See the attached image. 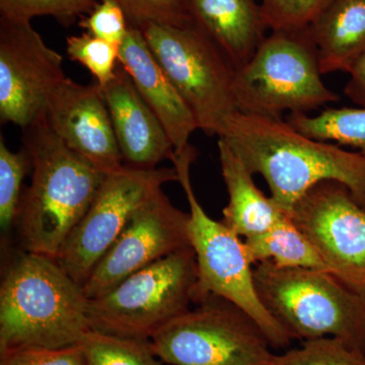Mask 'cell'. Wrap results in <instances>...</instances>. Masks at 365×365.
<instances>
[{
  "label": "cell",
  "mask_w": 365,
  "mask_h": 365,
  "mask_svg": "<svg viewBox=\"0 0 365 365\" xmlns=\"http://www.w3.org/2000/svg\"><path fill=\"white\" fill-rule=\"evenodd\" d=\"M252 174L264 178L270 197L290 215L319 182L345 185L365 207V158L337 144L317 140L282 119L235 112L222 134Z\"/></svg>",
  "instance_id": "cell-1"
},
{
  "label": "cell",
  "mask_w": 365,
  "mask_h": 365,
  "mask_svg": "<svg viewBox=\"0 0 365 365\" xmlns=\"http://www.w3.org/2000/svg\"><path fill=\"white\" fill-rule=\"evenodd\" d=\"M32 170L21 195L18 223L23 251L55 259L91 207L105 174L71 150L44 114L23 129Z\"/></svg>",
  "instance_id": "cell-2"
},
{
  "label": "cell",
  "mask_w": 365,
  "mask_h": 365,
  "mask_svg": "<svg viewBox=\"0 0 365 365\" xmlns=\"http://www.w3.org/2000/svg\"><path fill=\"white\" fill-rule=\"evenodd\" d=\"M88 302L83 285L55 259L21 251L0 285V352L81 344L91 330Z\"/></svg>",
  "instance_id": "cell-3"
},
{
  "label": "cell",
  "mask_w": 365,
  "mask_h": 365,
  "mask_svg": "<svg viewBox=\"0 0 365 365\" xmlns=\"http://www.w3.org/2000/svg\"><path fill=\"white\" fill-rule=\"evenodd\" d=\"M254 280L264 306L294 339L338 338L365 353L364 294L333 274L263 262L255 265Z\"/></svg>",
  "instance_id": "cell-4"
},
{
  "label": "cell",
  "mask_w": 365,
  "mask_h": 365,
  "mask_svg": "<svg viewBox=\"0 0 365 365\" xmlns=\"http://www.w3.org/2000/svg\"><path fill=\"white\" fill-rule=\"evenodd\" d=\"M196 157L195 148L188 144L175 151L170 162L188 200V235L198 269L199 302L213 295L232 302L258 324L273 348H287L294 337L262 302L244 239L222 220L211 218L197 199L191 181Z\"/></svg>",
  "instance_id": "cell-5"
},
{
  "label": "cell",
  "mask_w": 365,
  "mask_h": 365,
  "mask_svg": "<svg viewBox=\"0 0 365 365\" xmlns=\"http://www.w3.org/2000/svg\"><path fill=\"white\" fill-rule=\"evenodd\" d=\"M309 28L273 30L251 59L235 71L237 112L281 119L339 101L324 83Z\"/></svg>",
  "instance_id": "cell-6"
},
{
  "label": "cell",
  "mask_w": 365,
  "mask_h": 365,
  "mask_svg": "<svg viewBox=\"0 0 365 365\" xmlns=\"http://www.w3.org/2000/svg\"><path fill=\"white\" fill-rule=\"evenodd\" d=\"M199 302L198 269L191 247L132 274L88 302L91 330L150 340Z\"/></svg>",
  "instance_id": "cell-7"
},
{
  "label": "cell",
  "mask_w": 365,
  "mask_h": 365,
  "mask_svg": "<svg viewBox=\"0 0 365 365\" xmlns=\"http://www.w3.org/2000/svg\"><path fill=\"white\" fill-rule=\"evenodd\" d=\"M153 56L195 115L206 135L220 136L237 112L235 68L192 21L182 26L137 25Z\"/></svg>",
  "instance_id": "cell-8"
},
{
  "label": "cell",
  "mask_w": 365,
  "mask_h": 365,
  "mask_svg": "<svg viewBox=\"0 0 365 365\" xmlns=\"http://www.w3.org/2000/svg\"><path fill=\"white\" fill-rule=\"evenodd\" d=\"M168 365H272L275 353L258 324L220 297H206L151 337Z\"/></svg>",
  "instance_id": "cell-9"
},
{
  "label": "cell",
  "mask_w": 365,
  "mask_h": 365,
  "mask_svg": "<svg viewBox=\"0 0 365 365\" xmlns=\"http://www.w3.org/2000/svg\"><path fill=\"white\" fill-rule=\"evenodd\" d=\"M175 181H179L175 168L143 170L124 165L106 175L91 207L55 258L60 267L83 287L137 209L163 185Z\"/></svg>",
  "instance_id": "cell-10"
},
{
  "label": "cell",
  "mask_w": 365,
  "mask_h": 365,
  "mask_svg": "<svg viewBox=\"0 0 365 365\" xmlns=\"http://www.w3.org/2000/svg\"><path fill=\"white\" fill-rule=\"evenodd\" d=\"M66 76L63 57L30 21L0 16V119L21 129L46 114L53 91Z\"/></svg>",
  "instance_id": "cell-11"
},
{
  "label": "cell",
  "mask_w": 365,
  "mask_h": 365,
  "mask_svg": "<svg viewBox=\"0 0 365 365\" xmlns=\"http://www.w3.org/2000/svg\"><path fill=\"white\" fill-rule=\"evenodd\" d=\"M318 250L331 273L359 294L365 292V207L336 181L319 182L290 212Z\"/></svg>",
  "instance_id": "cell-12"
},
{
  "label": "cell",
  "mask_w": 365,
  "mask_h": 365,
  "mask_svg": "<svg viewBox=\"0 0 365 365\" xmlns=\"http://www.w3.org/2000/svg\"><path fill=\"white\" fill-rule=\"evenodd\" d=\"M189 213L177 208L163 189L143 203L83 284L88 299L117 287L132 274L190 246Z\"/></svg>",
  "instance_id": "cell-13"
},
{
  "label": "cell",
  "mask_w": 365,
  "mask_h": 365,
  "mask_svg": "<svg viewBox=\"0 0 365 365\" xmlns=\"http://www.w3.org/2000/svg\"><path fill=\"white\" fill-rule=\"evenodd\" d=\"M48 121L64 143L103 174L124 167L102 88L66 78L48 102Z\"/></svg>",
  "instance_id": "cell-14"
},
{
  "label": "cell",
  "mask_w": 365,
  "mask_h": 365,
  "mask_svg": "<svg viewBox=\"0 0 365 365\" xmlns=\"http://www.w3.org/2000/svg\"><path fill=\"white\" fill-rule=\"evenodd\" d=\"M102 91L124 165L150 170L163 160H172L175 148L169 135L121 64Z\"/></svg>",
  "instance_id": "cell-15"
},
{
  "label": "cell",
  "mask_w": 365,
  "mask_h": 365,
  "mask_svg": "<svg viewBox=\"0 0 365 365\" xmlns=\"http://www.w3.org/2000/svg\"><path fill=\"white\" fill-rule=\"evenodd\" d=\"M119 63L157 115L175 151L184 150L190 136L199 129L195 115L153 56L138 26L132 24L120 46Z\"/></svg>",
  "instance_id": "cell-16"
},
{
  "label": "cell",
  "mask_w": 365,
  "mask_h": 365,
  "mask_svg": "<svg viewBox=\"0 0 365 365\" xmlns=\"http://www.w3.org/2000/svg\"><path fill=\"white\" fill-rule=\"evenodd\" d=\"M190 21L235 71L247 63L269 30L258 0H182Z\"/></svg>",
  "instance_id": "cell-17"
},
{
  "label": "cell",
  "mask_w": 365,
  "mask_h": 365,
  "mask_svg": "<svg viewBox=\"0 0 365 365\" xmlns=\"http://www.w3.org/2000/svg\"><path fill=\"white\" fill-rule=\"evenodd\" d=\"M220 167L228 194L222 222L242 239L267 232L288 215L255 184L251 172L223 138H218Z\"/></svg>",
  "instance_id": "cell-18"
},
{
  "label": "cell",
  "mask_w": 365,
  "mask_h": 365,
  "mask_svg": "<svg viewBox=\"0 0 365 365\" xmlns=\"http://www.w3.org/2000/svg\"><path fill=\"white\" fill-rule=\"evenodd\" d=\"M307 28L322 73H348L365 52V0H332Z\"/></svg>",
  "instance_id": "cell-19"
},
{
  "label": "cell",
  "mask_w": 365,
  "mask_h": 365,
  "mask_svg": "<svg viewBox=\"0 0 365 365\" xmlns=\"http://www.w3.org/2000/svg\"><path fill=\"white\" fill-rule=\"evenodd\" d=\"M244 241L254 266L270 262L278 268L314 269L331 273L318 250L297 227L290 215L267 232Z\"/></svg>",
  "instance_id": "cell-20"
},
{
  "label": "cell",
  "mask_w": 365,
  "mask_h": 365,
  "mask_svg": "<svg viewBox=\"0 0 365 365\" xmlns=\"http://www.w3.org/2000/svg\"><path fill=\"white\" fill-rule=\"evenodd\" d=\"M287 122L317 140L352 146L365 158V108H329L316 116L289 114Z\"/></svg>",
  "instance_id": "cell-21"
},
{
  "label": "cell",
  "mask_w": 365,
  "mask_h": 365,
  "mask_svg": "<svg viewBox=\"0 0 365 365\" xmlns=\"http://www.w3.org/2000/svg\"><path fill=\"white\" fill-rule=\"evenodd\" d=\"M81 345L86 365H168L158 356L150 340L120 337L91 330Z\"/></svg>",
  "instance_id": "cell-22"
},
{
  "label": "cell",
  "mask_w": 365,
  "mask_h": 365,
  "mask_svg": "<svg viewBox=\"0 0 365 365\" xmlns=\"http://www.w3.org/2000/svg\"><path fill=\"white\" fill-rule=\"evenodd\" d=\"M31 160L25 150L14 153L0 137V227L6 234L16 222L21 200V185Z\"/></svg>",
  "instance_id": "cell-23"
},
{
  "label": "cell",
  "mask_w": 365,
  "mask_h": 365,
  "mask_svg": "<svg viewBox=\"0 0 365 365\" xmlns=\"http://www.w3.org/2000/svg\"><path fill=\"white\" fill-rule=\"evenodd\" d=\"M272 365H365V353L338 338L323 337L276 354Z\"/></svg>",
  "instance_id": "cell-24"
},
{
  "label": "cell",
  "mask_w": 365,
  "mask_h": 365,
  "mask_svg": "<svg viewBox=\"0 0 365 365\" xmlns=\"http://www.w3.org/2000/svg\"><path fill=\"white\" fill-rule=\"evenodd\" d=\"M66 53L72 61L86 67L96 83L104 88L114 78L119 63L120 46L85 32L67 38Z\"/></svg>",
  "instance_id": "cell-25"
},
{
  "label": "cell",
  "mask_w": 365,
  "mask_h": 365,
  "mask_svg": "<svg viewBox=\"0 0 365 365\" xmlns=\"http://www.w3.org/2000/svg\"><path fill=\"white\" fill-rule=\"evenodd\" d=\"M97 0H0V16L29 21L52 16L61 25L71 26L95 9Z\"/></svg>",
  "instance_id": "cell-26"
},
{
  "label": "cell",
  "mask_w": 365,
  "mask_h": 365,
  "mask_svg": "<svg viewBox=\"0 0 365 365\" xmlns=\"http://www.w3.org/2000/svg\"><path fill=\"white\" fill-rule=\"evenodd\" d=\"M332 0H260L269 30L307 28Z\"/></svg>",
  "instance_id": "cell-27"
},
{
  "label": "cell",
  "mask_w": 365,
  "mask_h": 365,
  "mask_svg": "<svg viewBox=\"0 0 365 365\" xmlns=\"http://www.w3.org/2000/svg\"><path fill=\"white\" fill-rule=\"evenodd\" d=\"M79 26L98 39L121 46L128 33L129 21L115 0H100L90 14L81 19Z\"/></svg>",
  "instance_id": "cell-28"
},
{
  "label": "cell",
  "mask_w": 365,
  "mask_h": 365,
  "mask_svg": "<svg viewBox=\"0 0 365 365\" xmlns=\"http://www.w3.org/2000/svg\"><path fill=\"white\" fill-rule=\"evenodd\" d=\"M100 1V0H97ZM126 13L129 24L145 21L182 26L190 23L182 0H115Z\"/></svg>",
  "instance_id": "cell-29"
},
{
  "label": "cell",
  "mask_w": 365,
  "mask_h": 365,
  "mask_svg": "<svg viewBox=\"0 0 365 365\" xmlns=\"http://www.w3.org/2000/svg\"><path fill=\"white\" fill-rule=\"evenodd\" d=\"M0 365H86L81 344L61 348L21 347L0 352Z\"/></svg>",
  "instance_id": "cell-30"
},
{
  "label": "cell",
  "mask_w": 365,
  "mask_h": 365,
  "mask_svg": "<svg viewBox=\"0 0 365 365\" xmlns=\"http://www.w3.org/2000/svg\"><path fill=\"white\" fill-rule=\"evenodd\" d=\"M348 73L350 78L344 88L346 97L360 108H365V52L360 55Z\"/></svg>",
  "instance_id": "cell-31"
},
{
  "label": "cell",
  "mask_w": 365,
  "mask_h": 365,
  "mask_svg": "<svg viewBox=\"0 0 365 365\" xmlns=\"http://www.w3.org/2000/svg\"><path fill=\"white\" fill-rule=\"evenodd\" d=\"M364 294V299H365V292H364V294Z\"/></svg>",
  "instance_id": "cell-32"
}]
</instances>
